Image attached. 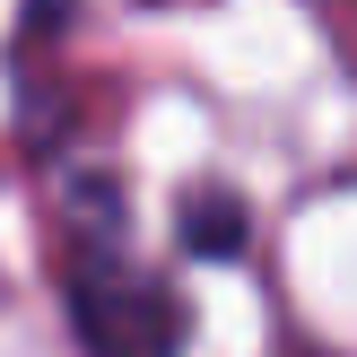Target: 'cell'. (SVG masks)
I'll list each match as a JSON object with an SVG mask.
<instances>
[{
	"label": "cell",
	"mask_w": 357,
	"mask_h": 357,
	"mask_svg": "<svg viewBox=\"0 0 357 357\" xmlns=\"http://www.w3.org/2000/svg\"><path fill=\"white\" fill-rule=\"evenodd\" d=\"M70 323L87 357H183V305L157 271L131 261L114 209H96V227L70 253Z\"/></svg>",
	"instance_id": "1"
},
{
	"label": "cell",
	"mask_w": 357,
	"mask_h": 357,
	"mask_svg": "<svg viewBox=\"0 0 357 357\" xmlns=\"http://www.w3.org/2000/svg\"><path fill=\"white\" fill-rule=\"evenodd\" d=\"M174 236H183V253H201V261H236L244 253V201L236 192H192V201L174 209Z\"/></svg>",
	"instance_id": "2"
}]
</instances>
